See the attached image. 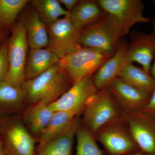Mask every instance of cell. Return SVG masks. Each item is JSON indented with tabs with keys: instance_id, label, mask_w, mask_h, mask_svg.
Returning <instances> with one entry per match:
<instances>
[{
	"instance_id": "cell-1",
	"label": "cell",
	"mask_w": 155,
	"mask_h": 155,
	"mask_svg": "<svg viewBox=\"0 0 155 155\" xmlns=\"http://www.w3.org/2000/svg\"><path fill=\"white\" fill-rule=\"evenodd\" d=\"M72 85L59 61L37 77L25 81L22 87L26 94L27 106L39 103L49 106Z\"/></svg>"
},
{
	"instance_id": "cell-2",
	"label": "cell",
	"mask_w": 155,
	"mask_h": 155,
	"mask_svg": "<svg viewBox=\"0 0 155 155\" xmlns=\"http://www.w3.org/2000/svg\"><path fill=\"white\" fill-rule=\"evenodd\" d=\"M111 56L92 48L78 47L60 60L72 84L92 77Z\"/></svg>"
},
{
	"instance_id": "cell-3",
	"label": "cell",
	"mask_w": 155,
	"mask_h": 155,
	"mask_svg": "<svg viewBox=\"0 0 155 155\" xmlns=\"http://www.w3.org/2000/svg\"><path fill=\"white\" fill-rule=\"evenodd\" d=\"M122 38L116 19L106 13L99 21L81 30L79 45L96 49L112 56Z\"/></svg>"
},
{
	"instance_id": "cell-4",
	"label": "cell",
	"mask_w": 155,
	"mask_h": 155,
	"mask_svg": "<svg viewBox=\"0 0 155 155\" xmlns=\"http://www.w3.org/2000/svg\"><path fill=\"white\" fill-rule=\"evenodd\" d=\"M0 133L6 155H36V140L22 122L21 115L0 119Z\"/></svg>"
},
{
	"instance_id": "cell-5",
	"label": "cell",
	"mask_w": 155,
	"mask_h": 155,
	"mask_svg": "<svg viewBox=\"0 0 155 155\" xmlns=\"http://www.w3.org/2000/svg\"><path fill=\"white\" fill-rule=\"evenodd\" d=\"M122 111L109 88L99 91L84 109L81 124L94 134L100 128L121 118Z\"/></svg>"
},
{
	"instance_id": "cell-6",
	"label": "cell",
	"mask_w": 155,
	"mask_h": 155,
	"mask_svg": "<svg viewBox=\"0 0 155 155\" xmlns=\"http://www.w3.org/2000/svg\"><path fill=\"white\" fill-rule=\"evenodd\" d=\"M94 135L107 155H132L140 150L122 117L100 128Z\"/></svg>"
},
{
	"instance_id": "cell-7",
	"label": "cell",
	"mask_w": 155,
	"mask_h": 155,
	"mask_svg": "<svg viewBox=\"0 0 155 155\" xmlns=\"http://www.w3.org/2000/svg\"><path fill=\"white\" fill-rule=\"evenodd\" d=\"M10 30L8 40L9 70L5 81L14 86L22 87L25 81V68L29 46L22 22H16Z\"/></svg>"
},
{
	"instance_id": "cell-8",
	"label": "cell",
	"mask_w": 155,
	"mask_h": 155,
	"mask_svg": "<svg viewBox=\"0 0 155 155\" xmlns=\"http://www.w3.org/2000/svg\"><path fill=\"white\" fill-rule=\"evenodd\" d=\"M104 11L116 19L122 38L127 35L133 25L150 22L143 14L144 6L140 0H98Z\"/></svg>"
},
{
	"instance_id": "cell-9",
	"label": "cell",
	"mask_w": 155,
	"mask_h": 155,
	"mask_svg": "<svg viewBox=\"0 0 155 155\" xmlns=\"http://www.w3.org/2000/svg\"><path fill=\"white\" fill-rule=\"evenodd\" d=\"M98 91L92 76L86 78L73 84L49 107L53 112L66 111L81 116Z\"/></svg>"
},
{
	"instance_id": "cell-10",
	"label": "cell",
	"mask_w": 155,
	"mask_h": 155,
	"mask_svg": "<svg viewBox=\"0 0 155 155\" xmlns=\"http://www.w3.org/2000/svg\"><path fill=\"white\" fill-rule=\"evenodd\" d=\"M46 25L49 38L47 48L54 53L60 59L80 46L79 39L81 31L78 30L73 25L69 15Z\"/></svg>"
},
{
	"instance_id": "cell-11",
	"label": "cell",
	"mask_w": 155,
	"mask_h": 155,
	"mask_svg": "<svg viewBox=\"0 0 155 155\" xmlns=\"http://www.w3.org/2000/svg\"><path fill=\"white\" fill-rule=\"evenodd\" d=\"M121 117L139 150L155 155V117L143 111L122 112Z\"/></svg>"
},
{
	"instance_id": "cell-12",
	"label": "cell",
	"mask_w": 155,
	"mask_h": 155,
	"mask_svg": "<svg viewBox=\"0 0 155 155\" xmlns=\"http://www.w3.org/2000/svg\"><path fill=\"white\" fill-rule=\"evenodd\" d=\"M128 45L125 40L121 39L116 51L106 61L92 78L98 90L108 88L119 78L128 62Z\"/></svg>"
},
{
	"instance_id": "cell-13",
	"label": "cell",
	"mask_w": 155,
	"mask_h": 155,
	"mask_svg": "<svg viewBox=\"0 0 155 155\" xmlns=\"http://www.w3.org/2000/svg\"><path fill=\"white\" fill-rule=\"evenodd\" d=\"M108 88L122 112L143 110L149 101V95L119 78Z\"/></svg>"
},
{
	"instance_id": "cell-14",
	"label": "cell",
	"mask_w": 155,
	"mask_h": 155,
	"mask_svg": "<svg viewBox=\"0 0 155 155\" xmlns=\"http://www.w3.org/2000/svg\"><path fill=\"white\" fill-rule=\"evenodd\" d=\"M130 36V42L128 45V63L137 62L145 71L150 73L155 52V32L148 35L134 31Z\"/></svg>"
},
{
	"instance_id": "cell-15",
	"label": "cell",
	"mask_w": 155,
	"mask_h": 155,
	"mask_svg": "<svg viewBox=\"0 0 155 155\" xmlns=\"http://www.w3.org/2000/svg\"><path fill=\"white\" fill-rule=\"evenodd\" d=\"M54 113L48 105L39 103L27 106L20 115L27 130L38 142Z\"/></svg>"
},
{
	"instance_id": "cell-16",
	"label": "cell",
	"mask_w": 155,
	"mask_h": 155,
	"mask_svg": "<svg viewBox=\"0 0 155 155\" xmlns=\"http://www.w3.org/2000/svg\"><path fill=\"white\" fill-rule=\"evenodd\" d=\"M19 21L25 28L30 48H48L49 38L47 25L33 7Z\"/></svg>"
},
{
	"instance_id": "cell-17",
	"label": "cell",
	"mask_w": 155,
	"mask_h": 155,
	"mask_svg": "<svg viewBox=\"0 0 155 155\" xmlns=\"http://www.w3.org/2000/svg\"><path fill=\"white\" fill-rule=\"evenodd\" d=\"M60 59L48 48H30L25 68V81L33 79L58 64Z\"/></svg>"
},
{
	"instance_id": "cell-18",
	"label": "cell",
	"mask_w": 155,
	"mask_h": 155,
	"mask_svg": "<svg viewBox=\"0 0 155 155\" xmlns=\"http://www.w3.org/2000/svg\"><path fill=\"white\" fill-rule=\"evenodd\" d=\"M81 123V117L76 116L65 133L58 138L38 145L36 148V155H72L75 133Z\"/></svg>"
},
{
	"instance_id": "cell-19",
	"label": "cell",
	"mask_w": 155,
	"mask_h": 155,
	"mask_svg": "<svg viewBox=\"0 0 155 155\" xmlns=\"http://www.w3.org/2000/svg\"><path fill=\"white\" fill-rule=\"evenodd\" d=\"M106 13L97 1H80L72 11L69 17L73 25L81 31L101 20Z\"/></svg>"
},
{
	"instance_id": "cell-20",
	"label": "cell",
	"mask_w": 155,
	"mask_h": 155,
	"mask_svg": "<svg viewBox=\"0 0 155 155\" xmlns=\"http://www.w3.org/2000/svg\"><path fill=\"white\" fill-rule=\"evenodd\" d=\"M27 106L22 87L14 86L5 81L0 83V116L22 113Z\"/></svg>"
},
{
	"instance_id": "cell-21",
	"label": "cell",
	"mask_w": 155,
	"mask_h": 155,
	"mask_svg": "<svg viewBox=\"0 0 155 155\" xmlns=\"http://www.w3.org/2000/svg\"><path fill=\"white\" fill-rule=\"evenodd\" d=\"M119 78L150 97L155 90V80L150 73L142 68L128 63L119 75Z\"/></svg>"
},
{
	"instance_id": "cell-22",
	"label": "cell",
	"mask_w": 155,
	"mask_h": 155,
	"mask_svg": "<svg viewBox=\"0 0 155 155\" xmlns=\"http://www.w3.org/2000/svg\"><path fill=\"white\" fill-rule=\"evenodd\" d=\"M75 114L66 111L54 112L51 120L38 140V145L58 138L66 132L74 121Z\"/></svg>"
},
{
	"instance_id": "cell-23",
	"label": "cell",
	"mask_w": 155,
	"mask_h": 155,
	"mask_svg": "<svg viewBox=\"0 0 155 155\" xmlns=\"http://www.w3.org/2000/svg\"><path fill=\"white\" fill-rule=\"evenodd\" d=\"M31 3L46 25L69 15L58 0H33Z\"/></svg>"
},
{
	"instance_id": "cell-24",
	"label": "cell",
	"mask_w": 155,
	"mask_h": 155,
	"mask_svg": "<svg viewBox=\"0 0 155 155\" xmlns=\"http://www.w3.org/2000/svg\"><path fill=\"white\" fill-rule=\"evenodd\" d=\"M30 1L0 0V30H11L17 17Z\"/></svg>"
},
{
	"instance_id": "cell-25",
	"label": "cell",
	"mask_w": 155,
	"mask_h": 155,
	"mask_svg": "<svg viewBox=\"0 0 155 155\" xmlns=\"http://www.w3.org/2000/svg\"><path fill=\"white\" fill-rule=\"evenodd\" d=\"M77 140L76 155H104L103 150L98 145L94 134L82 124L75 133Z\"/></svg>"
},
{
	"instance_id": "cell-26",
	"label": "cell",
	"mask_w": 155,
	"mask_h": 155,
	"mask_svg": "<svg viewBox=\"0 0 155 155\" xmlns=\"http://www.w3.org/2000/svg\"><path fill=\"white\" fill-rule=\"evenodd\" d=\"M9 70L8 39H7L0 46V83L6 80Z\"/></svg>"
},
{
	"instance_id": "cell-27",
	"label": "cell",
	"mask_w": 155,
	"mask_h": 155,
	"mask_svg": "<svg viewBox=\"0 0 155 155\" xmlns=\"http://www.w3.org/2000/svg\"><path fill=\"white\" fill-rule=\"evenodd\" d=\"M141 111L155 117V90L150 97L148 103Z\"/></svg>"
},
{
	"instance_id": "cell-28",
	"label": "cell",
	"mask_w": 155,
	"mask_h": 155,
	"mask_svg": "<svg viewBox=\"0 0 155 155\" xmlns=\"http://www.w3.org/2000/svg\"><path fill=\"white\" fill-rule=\"evenodd\" d=\"M61 5H64L66 8V10L70 12L78 4V0H58Z\"/></svg>"
},
{
	"instance_id": "cell-29",
	"label": "cell",
	"mask_w": 155,
	"mask_h": 155,
	"mask_svg": "<svg viewBox=\"0 0 155 155\" xmlns=\"http://www.w3.org/2000/svg\"><path fill=\"white\" fill-rule=\"evenodd\" d=\"M9 31L8 30H0V46L8 39Z\"/></svg>"
},
{
	"instance_id": "cell-30",
	"label": "cell",
	"mask_w": 155,
	"mask_h": 155,
	"mask_svg": "<svg viewBox=\"0 0 155 155\" xmlns=\"http://www.w3.org/2000/svg\"><path fill=\"white\" fill-rule=\"evenodd\" d=\"M153 63L151 65L150 70V74L152 76L153 78L155 80V52L154 53V56Z\"/></svg>"
},
{
	"instance_id": "cell-31",
	"label": "cell",
	"mask_w": 155,
	"mask_h": 155,
	"mask_svg": "<svg viewBox=\"0 0 155 155\" xmlns=\"http://www.w3.org/2000/svg\"><path fill=\"white\" fill-rule=\"evenodd\" d=\"M5 155V154L2 141V137H1V133H0V155Z\"/></svg>"
},
{
	"instance_id": "cell-32",
	"label": "cell",
	"mask_w": 155,
	"mask_h": 155,
	"mask_svg": "<svg viewBox=\"0 0 155 155\" xmlns=\"http://www.w3.org/2000/svg\"><path fill=\"white\" fill-rule=\"evenodd\" d=\"M132 155H147L144 153L142 151L139 150L138 151H137V152L135 153L134 154Z\"/></svg>"
},
{
	"instance_id": "cell-33",
	"label": "cell",
	"mask_w": 155,
	"mask_h": 155,
	"mask_svg": "<svg viewBox=\"0 0 155 155\" xmlns=\"http://www.w3.org/2000/svg\"></svg>"
}]
</instances>
